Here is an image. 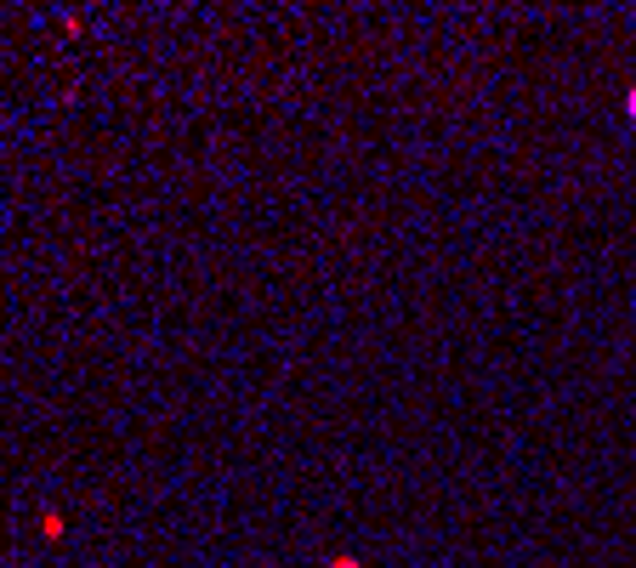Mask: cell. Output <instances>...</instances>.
Instances as JSON below:
<instances>
[{
  "mask_svg": "<svg viewBox=\"0 0 636 568\" xmlns=\"http://www.w3.org/2000/svg\"><path fill=\"white\" fill-rule=\"evenodd\" d=\"M63 529H69V523H63V512H46V540H63Z\"/></svg>",
  "mask_w": 636,
  "mask_h": 568,
  "instance_id": "obj_1",
  "label": "cell"
},
{
  "mask_svg": "<svg viewBox=\"0 0 636 568\" xmlns=\"http://www.w3.org/2000/svg\"><path fill=\"white\" fill-rule=\"evenodd\" d=\"M330 568H364L358 557H330Z\"/></svg>",
  "mask_w": 636,
  "mask_h": 568,
  "instance_id": "obj_2",
  "label": "cell"
},
{
  "mask_svg": "<svg viewBox=\"0 0 636 568\" xmlns=\"http://www.w3.org/2000/svg\"><path fill=\"white\" fill-rule=\"evenodd\" d=\"M625 114H631V125H636V86L625 91Z\"/></svg>",
  "mask_w": 636,
  "mask_h": 568,
  "instance_id": "obj_3",
  "label": "cell"
}]
</instances>
